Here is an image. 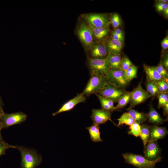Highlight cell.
I'll return each instance as SVG.
<instances>
[{
	"label": "cell",
	"instance_id": "1",
	"mask_svg": "<svg viewBox=\"0 0 168 168\" xmlns=\"http://www.w3.org/2000/svg\"><path fill=\"white\" fill-rule=\"evenodd\" d=\"M15 146L21 154V159L20 166L21 168H36L41 163L42 156L38 153L35 150L22 146L16 145Z\"/></svg>",
	"mask_w": 168,
	"mask_h": 168
},
{
	"label": "cell",
	"instance_id": "2",
	"mask_svg": "<svg viewBox=\"0 0 168 168\" xmlns=\"http://www.w3.org/2000/svg\"><path fill=\"white\" fill-rule=\"evenodd\" d=\"M125 162L137 168H155L156 164L161 161L162 157L150 161L144 157L134 154L126 153L122 154Z\"/></svg>",
	"mask_w": 168,
	"mask_h": 168
},
{
	"label": "cell",
	"instance_id": "3",
	"mask_svg": "<svg viewBox=\"0 0 168 168\" xmlns=\"http://www.w3.org/2000/svg\"><path fill=\"white\" fill-rule=\"evenodd\" d=\"M106 82L105 76L104 75L98 73L91 74L82 93L86 97L97 93L102 90Z\"/></svg>",
	"mask_w": 168,
	"mask_h": 168
},
{
	"label": "cell",
	"instance_id": "4",
	"mask_svg": "<svg viewBox=\"0 0 168 168\" xmlns=\"http://www.w3.org/2000/svg\"><path fill=\"white\" fill-rule=\"evenodd\" d=\"M27 115L22 112L7 114L0 116V124L2 129L7 128L13 125L20 124L26 119Z\"/></svg>",
	"mask_w": 168,
	"mask_h": 168
},
{
	"label": "cell",
	"instance_id": "5",
	"mask_svg": "<svg viewBox=\"0 0 168 168\" xmlns=\"http://www.w3.org/2000/svg\"><path fill=\"white\" fill-rule=\"evenodd\" d=\"M105 78L107 82L120 88H124L129 83L125 78L124 72L120 69H110Z\"/></svg>",
	"mask_w": 168,
	"mask_h": 168
},
{
	"label": "cell",
	"instance_id": "6",
	"mask_svg": "<svg viewBox=\"0 0 168 168\" xmlns=\"http://www.w3.org/2000/svg\"><path fill=\"white\" fill-rule=\"evenodd\" d=\"M90 74L98 73L105 76L110 70L105 58H89L88 60Z\"/></svg>",
	"mask_w": 168,
	"mask_h": 168
},
{
	"label": "cell",
	"instance_id": "7",
	"mask_svg": "<svg viewBox=\"0 0 168 168\" xmlns=\"http://www.w3.org/2000/svg\"><path fill=\"white\" fill-rule=\"evenodd\" d=\"M125 92L123 89L117 87L106 82L102 90L96 93L114 102L118 101Z\"/></svg>",
	"mask_w": 168,
	"mask_h": 168
},
{
	"label": "cell",
	"instance_id": "8",
	"mask_svg": "<svg viewBox=\"0 0 168 168\" xmlns=\"http://www.w3.org/2000/svg\"><path fill=\"white\" fill-rule=\"evenodd\" d=\"M151 95L144 90L141 85V82H139L137 86L131 92L130 100V108H132L136 105L143 103Z\"/></svg>",
	"mask_w": 168,
	"mask_h": 168
},
{
	"label": "cell",
	"instance_id": "9",
	"mask_svg": "<svg viewBox=\"0 0 168 168\" xmlns=\"http://www.w3.org/2000/svg\"><path fill=\"white\" fill-rule=\"evenodd\" d=\"M84 17L90 26L96 28L107 27L109 23L107 16L105 14L90 13L84 15Z\"/></svg>",
	"mask_w": 168,
	"mask_h": 168
},
{
	"label": "cell",
	"instance_id": "10",
	"mask_svg": "<svg viewBox=\"0 0 168 168\" xmlns=\"http://www.w3.org/2000/svg\"><path fill=\"white\" fill-rule=\"evenodd\" d=\"M78 36L86 46H91L93 42V33L90 26L85 22L82 23L77 30Z\"/></svg>",
	"mask_w": 168,
	"mask_h": 168
},
{
	"label": "cell",
	"instance_id": "11",
	"mask_svg": "<svg viewBox=\"0 0 168 168\" xmlns=\"http://www.w3.org/2000/svg\"><path fill=\"white\" fill-rule=\"evenodd\" d=\"M111 112L103 109H93L91 117L93 123L98 125L105 124L110 121L115 125L117 126L111 119Z\"/></svg>",
	"mask_w": 168,
	"mask_h": 168
},
{
	"label": "cell",
	"instance_id": "12",
	"mask_svg": "<svg viewBox=\"0 0 168 168\" xmlns=\"http://www.w3.org/2000/svg\"><path fill=\"white\" fill-rule=\"evenodd\" d=\"M161 152L157 141L149 140L144 148V157L148 160L153 161L161 157Z\"/></svg>",
	"mask_w": 168,
	"mask_h": 168
},
{
	"label": "cell",
	"instance_id": "13",
	"mask_svg": "<svg viewBox=\"0 0 168 168\" xmlns=\"http://www.w3.org/2000/svg\"><path fill=\"white\" fill-rule=\"evenodd\" d=\"M86 100V97L81 93L78 94L76 96L64 103L57 111L52 114L54 116L61 113L68 111L72 110L77 105L84 102Z\"/></svg>",
	"mask_w": 168,
	"mask_h": 168
},
{
	"label": "cell",
	"instance_id": "14",
	"mask_svg": "<svg viewBox=\"0 0 168 168\" xmlns=\"http://www.w3.org/2000/svg\"><path fill=\"white\" fill-rule=\"evenodd\" d=\"M143 66L147 81L156 83L164 79L158 72L156 67L148 66L145 64Z\"/></svg>",
	"mask_w": 168,
	"mask_h": 168
},
{
	"label": "cell",
	"instance_id": "15",
	"mask_svg": "<svg viewBox=\"0 0 168 168\" xmlns=\"http://www.w3.org/2000/svg\"><path fill=\"white\" fill-rule=\"evenodd\" d=\"M150 140L153 141L163 138L168 133L166 127H159L156 125L150 126Z\"/></svg>",
	"mask_w": 168,
	"mask_h": 168
},
{
	"label": "cell",
	"instance_id": "16",
	"mask_svg": "<svg viewBox=\"0 0 168 168\" xmlns=\"http://www.w3.org/2000/svg\"><path fill=\"white\" fill-rule=\"evenodd\" d=\"M105 44L108 54H120L122 48V42L111 38L106 41Z\"/></svg>",
	"mask_w": 168,
	"mask_h": 168
},
{
	"label": "cell",
	"instance_id": "17",
	"mask_svg": "<svg viewBox=\"0 0 168 168\" xmlns=\"http://www.w3.org/2000/svg\"><path fill=\"white\" fill-rule=\"evenodd\" d=\"M147 115L148 122L154 125H157L162 124L165 121L152 105L150 106Z\"/></svg>",
	"mask_w": 168,
	"mask_h": 168
},
{
	"label": "cell",
	"instance_id": "18",
	"mask_svg": "<svg viewBox=\"0 0 168 168\" xmlns=\"http://www.w3.org/2000/svg\"><path fill=\"white\" fill-rule=\"evenodd\" d=\"M108 54L105 45L99 44L94 46L91 51V57L89 58H104Z\"/></svg>",
	"mask_w": 168,
	"mask_h": 168
},
{
	"label": "cell",
	"instance_id": "19",
	"mask_svg": "<svg viewBox=\"0 0 168 168\" xmlns=\"http://www.w3.org/2000/svg\"><path fill=\"white\" fill-rule=\"evenodd\" d=\"M105 58L110 69H120L122 58L120 54H108Z\"/></svg>",
	"mask_w": 168,
	"mask_h": 168
},
{
	"label": "cell",
	"instance_id": "20",
	"mask_svg": "<svg viewBox=\"0 0 168 168\" xmlns=\"http://www.w3.org/2000/svg\"><path fill=\"white\" fill-rule=\"evenodd\" d=\"M88 130L91 140L94 142H101L103 140L100 138V127L98 125L93 123L92 125L86 128Z\"/></svg>",
	"mask_w": 168,
	"mask_h": 168
},
{
	"label": "cell",
	"instance_id": "21",
	"mask_svg": "<svg viewBox=\"0 0 168 168\" xmlns=\"http://www.w3.org/2000/svg\"><path fill=\"white\" fill-rule=\"evenodd\" d=\"M127 110L134 121L139 124H142L147 119V113L140 112L129 107Z\"/></svg>",
	"mask_w": 168,
	"mask_h": 168
},
{
	"label": "cell",
	"instance_id": "22",
	"mask_svg": "<svg viewBox=\"0 0 168 168\" xmlns=\"http://www.w3.org/2000/svg\"><path fill=\"white\" fill-rule=\"evenodd\" d=\"M95 94L99 99L102 109L111 112L116 110L114 105V102L112 100L97 93Z\"/></svg>",
	"mask_w": 168,
	"mask_h": 168
},
{
	"label": "cell",
	"instance_id": "23",
	"mask_svg": "<svg viewBox=\"0 0 168 168\" xmlns=\"http://www.w3.org/2000/svg\"><path fill=\"white\" fill-rule=\"evenodd\" d=\"M141 125V133L140 137L142 141L144 148L150 140V126L146 124Z\"/></svg>",
	"mask_w": 168,
	"mask_h": 168
},
{
	"label": "cell",
	"instance_id": "24",
	"mask_svg": "<svg viewBox=\"0 0 168 168\" xmlns=\"http://www.w3.org/2000/svg\"><path fill=\"white\" fill-rule=\"evenodd\" d=\"M138 67L133 64L124 72L126 80L129 83L133 79L137 77Z\"/></svg>",
	"mask_w": 168,
	"mask_h": 168
},
{
	"label": "cell",
	"instance_id": "25",
	"mask_svg": "<svg viewBox=\"0 0 168 168\" xmlns=\"http://www.w3.org/2000/svg\"><path fill=\"white\" fill-rule=\"evenodd\" d=\"M118 123L117 127L125 124L130 126L134 122L132 117L128 112L124 113L121 117L117 119Z\"/></svg>",
	"mask_w": 168,
	"mask_h": 168
},
{
	"label": "cell",
	"instance_id": "26",
	"mask_svg": "<svg viewBox=\"0 0 168 168\" xmlns=\"http://www.w3.org/2000/svg\"><path fill=\"white\" fill-rule=\"evenodd\" d=\"M130 96L131 92L126 91L118 101V104L115 107L116 110L125 107L130 102Z\"/></svg>",
	"mask_w": 168,
	"mask_h": 168
},
{
	"label": "cell",
	"instance_id": "27",
	"mask_svg": "<svg viewBox=\"0 0 168 168\" xmlns=\"http://www.w3.org/2000/svg\"><path fill=\"white\" fill-rule=\"evenodd\" d=\"M145 86L147 91L151 96H157L160 92L156 85L153 82L147 81Z\"/></svg>",
	"mask_w": 168,
	"mask_h": 168
},
{
	"label": "cell",
	"instance_id": "28",
	"mask_svg": "<svg viewBox=\"0 0 168 168\" xmlns=\"http://www.w3.org/2000/svg\"><path fill=\"white\" fill-rule=\"evenodd\" d=\"M129 130L128 131V134L133 135L138 137L140 135L141 125L139 124L134 122L133 124L130 126Z\"/></svg>",
	"mask_w": 168,
	"mask_h": 168
},
{
	"label": "cell",
	"instance_id": "29",
	"mask_svg": "<svg viewBox=\"0 0 168 168\" xmlns=\"http://www.w3.org/2000/svg\"><path fill=\"white\" fill-rule=\"evenodd\" d=\"M157 96L158 99V108L159 109L168 103V92H160Z\"/></svg>",
	"mask_w": 168,
	"mask_h": 168
},
{
	"label": "cell",
	"instance_id": "30",
	"mask_svg": "<svg viewBox=\"0 0 168 168\" xmlns=\"http://www.w3.org/2000/svg\"><path fill=\"white\" fill-rule=\"evenodd\" d=\"M133 65L131 61L128 57H124L122 59L120 69L124 72Z\"/></svg>",
	"mask_w": 168,
	"mask_h": 168
},
{
	"label": "cell",
	"instance_id": "31",
	"mask_svg": "<svg viewBox=\"0 0 168 168\" xmlns=\"http://www.w3.org/2000/svg\"><path fill=\"white\" fill-rule=\"evenodd\" d=\"M156 67L158 72L163 78L168 79L167 71L163 66L161 62Z\"/></svg>",
	"mask_w": 168,
	"mask_h": 168
},
{
	"label": "cell",
	"instance_id": "32",
	"mask_svg": "<svg viewBox=\"0 0 168 168\" xmlns=\"http://www.w3.org/2000/svg\"><path fill=\"white\" fill-rule=\"evenodd\" d=\"M110 22L114 28H117L121 24V20L119 16L117 14H114L112 16Z\"/></svg>",
	"mask_w": 168,
	"mask_h": 168
},
{
	"label": "cell",
	"instance_id": "33",
	"mask_svg": "<svg viewBox=\"0 0 168 168\" xmlns=\"http://www.w3.org/2000/svg\"><path fill=\"white\" fill-rule=\"evenodd\" d=\"M9 148H16L15 146L10 145L5 142L0 144V156L6 154V151Z\"/></svg>",
	"mask_w": 168,
	"mask_h": 168
},
{
	"label": "cell",
	"instance_id": "34",
	"mask_svg": "<svg viewBox=\"0 0 168 168\" xmlns=\"http://www.w3.org/2000/svg\"><path fill=\"white\" fill-rule=\"evenodd\" d=\"M97 29L103 38L108 34V29L107 27H102Z\"/></svg>",
	"mask_w": 168,
	"mask_h": 168
},
{
	"label": "cell",
	"instance_id": "35",
	"mask_svg": "<svg viewBox=\"0 0 168 168\" xmlns=\"http://www.w3.org/2000/svg\"><path fill=\"white\" fill-rule=\"evenodd\" d=\"M161 45L163 50H165L168 49V37L167 36H166L162 41Z\"/></svg>",
	"mask_w": 168,
	"mask_h": 168
},
{
	"label": "cell",
	"instance_id": "36",
	"mask_svg": "<svg viewBox=\"0 0 168 168\" xmlns=\"http://www.w3.org/2000/svg\"><path fill=\"white\" fill-rule=\"evenodd\" d=\"M161 63L164 68L167 70L168 69V56L166 54L163 58Z\"/></svg>",
	"mask_w": 168,
	"mask_h": 168
},
{
	"label": "cell",
	"instance_id": "37",
	"mask_svg": "<svg viewBox=\"0 0 168 168\" xmlns=\"http://www.w3.org/2000/svg\"><path fill=\"white\" fill-rule=\"evenodd\" d=\"M112 38L115 40L120 41L122 42L124 41V36L118 35L115 34L113 32L112 33Z\"/></svg>",
	"mask_w": 168,
	"mask_h": 168
},
{
	"label": "cell",
	"instance_id": "38",
	"mask_svg": "<svg viewBox=\"0 0 168 168\" xmlns=\"http://www.w3.org/2000/svg\"><path fill=\"white\" fill-rule=\"evenodd\" d=\"M168 79H163L161 82L165 92H168Z\"/></svg>",
	"mask_w": 168,
	"mask_h": 168
},
{
	"label": "cell",
	"instance_id": "39",
	"mask_svg": "<svg viewBox=\"0 0 168 168\" xmlns=\"http://www.w3.org/2000/svg\"><path fill=\"white\" fill-rule=\"evenodd\" d=\"M161 81L155 84L156 85L160 92H166L165 91L164 88L161 83Z\"/></svg>",
	"mask_w": 168,
	"mask_h": 168
},
{
	"label": "cell",
	"instance_id": "40",
	"mask_svg": "<svg viewBox=\"0 0 168 168\" xmlns=\"http://www.w3.org/2000/svg\"><path fill=\"white\" fill-rule=\"evenodd\" d=\"M168 8V3H164L161 7L156 9L158 12L163 11L167 8Z\"/></svg>",
	"mask_w": 168,
	"mask_h": 168
},
{
	"label": "cell",
	"instance_id": "41",
	"mask_svg": "<svg viewBox=\"0 0 168 168\" xmlns=\"http://www.w3.org/2000/svg\"><path fill=\"white\" fill-rule=\"evenodd\" d=\"M162 108H163L164 115H167L168 113V103L165 105Z\"/></svg>",
	"mask_w": 168,
	"mask_h": 168
},
{
	"label": "cell",
	"instance_id": "42",
	"mask_svg": "<svg viewBox=\"0 0 168 168\" xmlns=\"http://www.w3.org/2000/svg\"><path fill=\"white\" fill-rule=\"evenodd\" d=\"M4 104L1 96H0V116L4 112L3 110Z\"/></svg>",
	"mask_w": 168,
	"mask_h": 168
},
{
	"label": "cell",
	"instance_id": "43",
	"mask_svg": "<svg viewBox=\"0 0 168 168\" xmlns=\"http://www.w3.org/2000/svg\"><path fill=\"white\" fill-rule=\"evenodd\" d=\"M115 34L122 36H124L122 30L120 29H116L113 31Z\"/></svg>",
	"mask_w": 168,
	"mask_h": 168
},
{
	"label": "cell",
	"instance_id": "44",
	"mask_svg": "<svg viewBox=\"0 0 168 168\" xmlns=\"http://www.w3.org/2000/svg\"><path fill=\"white\" fill-rule=\"evenodd\" d=\"M2 129V128L1 124H0V144L5 142V141L2 138L1 133V131Z\"/></svg>",
	"mask_w": 168,
	"mask_h": 168
},
{
	"label": "cell",
	"instance_id": "45",
	"mask_svg": "<svg viewBox=\"0 0 168 168\" xmlns=\"http://www.w3.org/2000/svg\"><path fill=\"white\" fill-rule=\"evenodd\" d=\"M164 3L158 2L156 5V9L161 7Z\"/></svg>",
	"mask_w": 168,
	"mask_h": 168
},
{
	"label": "cell",
	"instance_id": "46",
	"mask_svg": "<svg viewBox=\"0 0 168 168\" xmlns=\"http://www.w3.org/2000/svg\"><path fill=\"white\" fill-rule=\"evenodd\" d=\"M163 14L166 16H168V8L163 11Z\"/></svg>",
	"mask_w": 168,
	"mask_h": 168
},
{
	"label": "cell",
	"instance_id": "47",
	"mask_svg": "<svg viewBox=\"0 0 168 168\" xmlns=\"http://www.w3.org/2000/svg\"><path fill=\"white\" fill-rule=\"evenodd\" d=\"M168 2V0H158V2H162L163 3H167Z\"/></svg>",
	"mask_w": 168,
	"mask_h": 168
}]
</instances>
